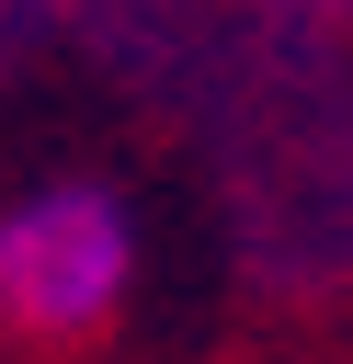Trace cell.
<instances>
[{
  "instance_id": "obj_2",
  "label": "cell",
  "mask_w": 353,
  "mask_h": 364,
  "mask_svg": "<svg viewBox=\"0 0 353 364\" xmlns=\"http://www.w3.org/2000/svg\"><path fill=\"white\" fill-rule=\"evenodd\" d=\"M137 284V228L102 182H46L0 216V318L34 353H80L114 330Z\"/></svg>"
},
{
  "instance_id": "obj_1",
  "label": "cell",
  "mask_w": 353,
  "mask_h": 364,
  "mask_svg": "<svg viewBox=\"0 0 353 364\" xmlns=\"http://www.w3.org/2000/svg\"><path fill=\"white\" fill-rule=\"evenodd\" d=\"M182 125L205 136L239 273L262 296H342L353 284V57L342 34L239 11Z\"/></svg>"
},
{
  "instance_id": "obj_5",
  "label": "cell",
  "mask_w": 353,
  "mask_h": 364,
  "mask_svg": "<svg viewBox=\"0 0 353 364\" xmlns=\"http://www.w3.org/2000/svg\"><path fill=\"white\" fill-rule=\"evenodd\" d=\"M0 353H11V318H0Z\"/></svg>"
},
{
  "instance_id": "obj_3",
  "label": "cell",
  "mask_w": 353,
  "mask_h": 364,
  "mask_svg": "<svg viewBox=\"0 0 353 364\" xmlns=\"http://www.w3.org/2000/svg\"><path fill=\"white\" fill-rule=\"evenodd\" d=\"M80 34V0H0V80H23L46 46Z\"/></svg>"
},
{
  "instance_id": "obj_4",
  "label": "cell",
  "mask_w": 353,
  "mask_h": 364,
  "mask_svg": "<svg viewBox=\"0 0 353 364\" xmlns=\"http://www.w3.org/2000/svg\"><path fill=\"white\" fill-rule=\"evenodd\" d=\"M239 11H262V23H296V34H342V23H353V0H239Z\"/></svg>"
}]
</instances>
